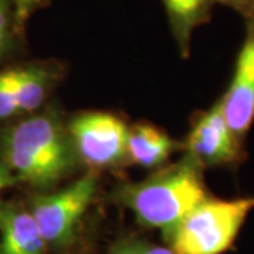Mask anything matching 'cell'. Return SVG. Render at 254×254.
I'll list each match as a JSON object with an SVG mask.
<instances>
[{
  "instance_id": "obj_1",
  "label": "cell",
  "mask_w": 254,
  "mask_h": 254,
  "mask_svg": "<svg viewBox=\"0 0 254 254\" xmlns=\"http://www.w3.org/2000/svg\"><path fill=\"white\" fill-rule=\"evenodd\" d=\"M0 161L20 184L47 192L75 171L79 158L68 127L53 110L34 112L0 134Z\"/></svg>"
},
{
  "instance_id": "obj_2",
  "label": "cell",
  "mask_w": 254,
  "mask_h": 254,
  "mask_svg": "<svg viewBox=\"0 0 254 254\" xmlns=\"http://www.w3.org/2000/svg\"><path fill=\"white\" fill-rule=\"evenodd\" d=\"M203 167L188 153L144 181L118 188L115 199L128 209L136 222L145 229H157L164 239L181 223L209 190Z\"/></svg>"
},
{
  "instance_id": "obj_3",
  "label": "cell",
  "mask_w": 254,
  "mask_h": 254,
  "mask_svg": "<svg viewBox=\"0 0 254 254\" xmlns=\"http://www.w3.org/2000/svg\"><path fill=\"white\" fill-rule=\"evenodd\" d=\"M254 210V195L222 199L209 195L165 237L175 254H225Z\"/></svg>"
},
{
  "instance_id": "obj_4",
  "label": "cell",
  "mask_w": 254,
  "mask_h": 254,
  "mask_svg": "<svg viewBox=\"0 0 254 254\" xmlns=\"http://www.w3.org/2000/svg\"><path fill=\"white\" fill-rule=\"evenodd\" d=\"M98 192L96 171L89 170L61 190L37 192L27 208L46 239L50 252L72 249L81 233L82 222Z\"/></svg>"
},
{
  "instance_id": "obj_5",
  "label": "cell",
  "mask_w": 254,
  "mask_h": 254,
  "mask_svg": "<svg viewBox=\"0 0 254 254\" xmlns=\"http://www.w3.org/2000/svg\"><path fill=\"white\" fill-rule=\"evenodd\" d=\"M66 127L79 163L92 171L118 167L127 160L128 127L118 116L86 112L71 119Z\"/></svg>"
},
{
  "instance_id": "obj_6",
  "label": "cell",
  "mask_w": 254,
  "mask_h": 254,
  "mask_svg": "<svg viewBox=\"0 0 254 254\" xmlns=\"http://www.w3.org/2000/svg\"><path fill=\"white\" fill-rule=\"evenodd\" d=\"M185 148L203 168L235 167L243 161V141L227 123L220 98L193 120Z\"/></svg>"
},
{
  "instance_id": "obj_7",
  "label": "cell",
  "mask_w": 254,
  "mask_h": 254,
  "mask_svg": "<svg viewBox=\"0 0 254 254\" xmlns=\"http://www.w3.org/2000/svg\"><path fill=\"white\" fill-rule=\"evenodd\" d=\"M55 83L47 65L30 64L0 69V122L38 112Z\"/></svg>"
},
{
  "instance_id": "obj_8",
  "label": "cell",
  "mask_w": 254,
  "mask_h": 254,
  "mask_svg": "<svg viewBox=\"0 0 254 254\" xmlns=\"http://www.w3.org/2000/svg\"><path fill=\"white\" fill-rule=\"evenodd\" d=\"M246 20V34L226 92L220 96L233 133L245 141L254 122V14Z\"/></svg>"
},
{
  "instance_id": "obj_9",
  "label": "cell",
  "mask_w": 254,
  "mask_h": 254,
  "mask_svg": "<svg viewBox=\"0 0 254 254\" xmlns=\"http://www.w3.org/2000/svg\"><path fill=\"white\" fill-rule=\"evenodd\" d=\"M48 246L27 205L0 200V254H48Z\"/></svg>"
},
{
  "instance_id": "obj_10",
  "label": "cell",
  "mask_w": 254,
  "mask_h": 254,
  "mask_svg": "<svg viewBox=\"0 0 254 254\" xmlns=\"http://www.w3.org/2000/svg\"><path fill=\"white\" fill-rule=\"evenodd\" d=\"M180 144L165 131L140 123L128 127L127 160L141 168H157L168 161Z\"/></svg>"
},
{
  "instance_id": "obj_11",
  "label": "cell",
  "mask_w": 254,
  "mask_h": 254,
  "mask_svg": "<svg viewBox=\"0 0 254 254\" xmlns=\"http://www.w3.org/2000/svg\"><path fill=\"white\" fill-rule=\"evenodd\" d=\"M170 20L174 38L184 57L190 54V38L193 31L206 24L215 1L213 0H163Z\"/></svg>"
},
{
  "instance_id": "obj_12",
  "label": "cell",
  "mask_w": 254,
  "mask_h": 254,
  "mask_svg": "<svg viewBox=\"0 0 254 254\" xmlns=\"http://www.w3.org/2000/svg\"><path fill=\"white\" fill-rule=\"evenodd\" d=\"M105 254H175L170 246L157 245L137 235H122L112 242Z\"/></svg>"
},
{
  "instance_id": "obj_13",
  "label": "cell",
  "mask_w": 254,
  "mask_h": 254,
  "mask_svg": "<svg viewBox=\"0 0 254 254\" xmlns=\"http://www.w3.org/2000/svg\"><path fill=\"white\" fill-rule=\"evenodd\" d=\"M11 4L14 9L18 30H20V33H23L28 18L31 17L33 13L43 4V0H11Z\"/></svg>"
},
{
  "instance_id": "obj_14",
  "label": "cell",
  "mask_w": 254,
  "mask_h": 254,
  "mask_svg": "<svg viewBox=\"0 0 254 254\" xmlns=\"http://www.w3.org/2000/svg\"><path fill=\"white\" fill-rule=\"evenodd\" d=\"M215 4H223L230 9L236 10L245 18L250 17L254 14V0H213Z\"/></svg>"
},
{
  "instance_id": "obj_15",
  "label": "cell",
  "mask_w": 254,
  "mask_h": 254,
  "mask_svg": "<svg viewBox=\"0 0 254 254\" xmlns=\"http://www.w3.org/2000/svg\"><path fill=\"white\" fill-rule=\"evenodd\" d=\"M17 184H20L17 178L13 175V173L10 171L4 164L0 161V193L4 190L10 188V187L17 185Z\"/></svg>"
},
{
  "instance_id": "obj_16",
  "label": "cell",
  "mask_w": 254,
  "mask_h": 254,
  "mask_svg": "<svg viewBox=\"0 0 254 254\" xmlns=\"http://www.w3.org/2000/svg\"><path fill=\"white\" fill-rule=\"evenodd\" d=\"M9 3H11V0H0V9L1 7H4L6 4H9Z\"/></svg>"
}]
</instances>
